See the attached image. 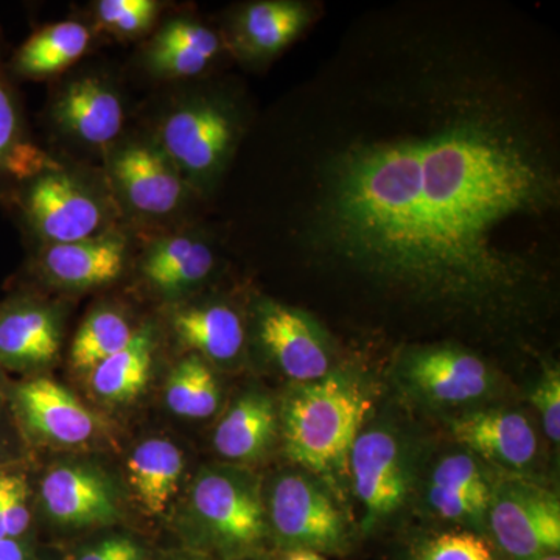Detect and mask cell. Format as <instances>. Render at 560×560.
Listing matches in <instances>:
<instances>
[{
    "instance_id": "obj_1",
    "label": "cell",
    "mask_w": 560,
    "mask_h": 560,
    "mask_svg": "<svg viewBox=\"0 0 560 560\" xmlns=\"http://www.w3.org/2000/svg\"><path fill=\"white\" fill-rule=\"evenodd\" d=\"M467 94L335 151L315 232L330 256L377 285L481 313L506 304L528 276L506 235L555 210L559 179L521 117Z\"/></svg>"
},
{
    "instance_id": "obj_2",
    "label": "cell",
    "mask_w": 560,
    "mask_h": 560,
    "mask_svg": "<svg viewBox=\"0 0 560 560\" xmlns=\"http://www.w3.org/2000/svg\"><path fill=\"white\" fill-rule=\"evenodd\" d=\"M370 394L352 375L294 383L282 404L287 456L323 480L338 482L349 471V456L370 412Z\"/></svg>"
},
{
    "instance_id": "obj_3",
    "label": "cell",
    "mask_w": 560,
    "mask_h": 560,
    "mask_svg": "<svg viewBox=\"0 0 560 560\" xmlns=\"http://www.w3.org/2000/svg\"><path fill=\"white\" fill-rule=\"evenodd\" d=\"M488 517L497 544L512 559L558 555L560 504L550 490L522 478L501 481L492 490Z\"/></svg>"
},
{
    "instance_id": "obj_4",
    "label": "cell",
    "mask_w": 560,
    "mask_h": 560,
    "mask_svg": "<svg viewBox=\"0 0 560 560\" xmlns=\"http://www.w3.org/2000/svg\"><path fill=\"white\" fill-rule=\"evenodd\" d=\"M191 508L223 550H253L267 534L259 489L232 470H202L191 490Z\"/></svg>"
},
{
    "instance_id": "obj_5",
    "label": "cell",
    "mask_w": 560,
    "mask_h": 560,
    "mask_svg": "<svg viewBox=\"0 0 560 560\" xmlns=\"http://www.w3.org/2000/svg\"><path fill=\"white\" fill-rule=\"evenodd\" d=\"M21 210L32 231L49 245L95 237L106 223L102 201L60 168L25 183Z\"/></svg>"
},
{
    "instance_id": "obj_6",
    "label": "cell",
    "mask_w": 560,
    "mask_h": 560,
    "mask_svg": "<svg viewBox=\"0 0 560 560\" xmlns=\"http://www.w3.org/2000/svg\"><path fill=\"white\" fill-rule=\"evenodd\" d=\"M270 522L279 539L293 550L338 555L349 545L345 515L329 493L305 475H283L276 481Z\"/></svg>"
},
{
    "instance_id": "obj_7",
    "label": "cell",
    "mask_w": 560,
    "mask_h": 560,
    "mask_svg": "<svg viewBox=\"0 0 560 560\" xmlns=\"http://www.w3.org/2000/svg\"><path fill=\"white\" fill-rule=\"evenodd\" d=\"M235 139L234 119L212 102H195L173 110L161 127V149L184 179L205 183L230 156Z\"/></svg>"
},
{
    "instance_id": "obj_8",
    "label": "cell",
    "mask_w": 560,
    "mask_h": 560,
    "mask_svg": "<svg viewBox=\"0 0 560 560\" xmlns=\"http://www.w3.org/2000/svg\"><path fill=\"white\" fill-rule=\"evenodd\" d=\"M349 470L364 508L368 533L396 514L410 492V470L399 440L383 429L360 433L350 451Z\"/></svg>"
},
{
    "instance_id": "obj_9",
    "label": "cell",
    "mask_w": 560,
    "mask_h": 560,
    "mask_svg": "<svg viewBox=\"0 0 560 560\" xmlns=\"http://www.w3.org/2000/svg\"><path fill=\"white\" fill-rule=\"evenodd\" d=\"M257 329L261 346L291 381L315 382L329 374L326 335L304 312L265 301L257 313Z\"/></svg>"
},
{
    "instance_id": "obj_10",
    "label": "cell",
    "mask_w": 560,
    "mask_h": 560,
    "mask_svg": "<svg viewBox=\"0 0 560 560\" xmlns=\"http://www.w3.org/2000/svg\"><path fill=\"white\" fill-rule=\"evenodd\" d=\"M401 375L412 393L440 405L480 400L495 383L480 357L458 348L415 350L405 359Z\"/></svg>"
},
{
    "instance_id": "obj_11",
    "label": "cell",
    "mask_w": 560,
    "mask_h": 560,
    "mask_svg": "<svg viewBox=\"0 0 560 560\" xmlns=\"http://www.w3.org/2000/svg\"><path fill=\"white\" fill-rule=\"evenodd\" d=\"M110 173L132 209L167 215L184 197V178L160 145L132 143L117 151Z\"/></svg>"
},
{
    "instance_id": "obj_12",
    "label": "cell",
    "mask_w": 560,
    "mask_h": 560,
    "mask_svg": "<svg viewBox=\"0 0 560 560\" xmlns=\"http://www.w3.org/2000/svg\"><path fill=\"white\" fill-rule=\"evenodd\" d=\"M40 495L47 514L61 525H106L119 515L116 490L91 467H55L44 478Z\"/></svg>"
},
{
    "instance_id": "obj_13",
    "label": "cell",
    "mask_w": 560,
    "mask_h": 560,
    "mask_svg": "<svg viewBox=\"0 0 560 560\" xmlns=\"http://www.w3.org/2000/svg\"><path fill=\"white\" fill-rule=\"evenodd\" d=\"M452 434L464 447L504 469L523 470L536 459V433L521 412H469L453 420Z\"/></svg>"
},
{
    "instance_id": "obj_14",
    "label": "cell",
    "mask_w": 560,
    "mask_h": 560,
    "mask_svg": "<svg viewBox=\"0 0 560 560\" xmlns=\"http://www.w3.org/2000/svg\"><path fill=\"white\" fill-rule=\"evenodd\" d=\"M125 260L124 238L103 232L86 241L47 246L40 254V270L66 289H95L119 279Z\"/></svg>"
},
{
    "instance_id": "obj_15",
    "label": "cell",
    "mask_w": 560,
    "mask_h": 560,
    "mask_svg": "<svg viewBox=\"0 0 560 560\" xmlns=\"http://www.w3.org/2000/svg\"><path fill=\"white\" fill-rule=\"evenodd\" d=\"M25 422L44 440L62 445H80L97 431V419L70 390L50 381L36 378L18 389Z\"/></svg>"
},
{
    "instance_id": "obj_16",
    "label": "cell",
    "mask_w": 560,
    "mask_h": 560,
    "mask_svg": "<svg viewBox=\"0 0 560 560\" xmlns=\"http://www.w3.org/2000/svg\"><path fill=\"white\" fill-rule=\"evenodd\" d=\"M55 119L62 130L92 147L108 145L124 127V106L117 92L97 79L70 83L57 105Z\"/></svg>"
},
{
    "instance_id": "obj_17",
    "label": "cell",
    "mask_w": 560,
    "mask_h": 560,
    "mask_svg": "<svg viewBox=\"0 0 560 560\" xmlns=\"http://www.w3.org/2000/svg\"><path fill=\"white\" fill-rule=\"evenodd\" d=\"M492 490L477 459L453 453L434 467L427 499L444 521L478 525L488 517Z\"/></svg>"
},
{
    "instance_id": "obj_18",
    "label": "cell",
    "mask_w": 560,
    "mask_h": 560,
    "mask_svg": "<svg viewBox=\"0 0 560 560\" xmlns=\"http://www.w3.org/2000/svg\"><path fill=\"white\" fill-rule=\"evenodd\" d=\"M58 318L35 302H13L0 308V360L10 366L50 363L60 352Z\"/></svg>"
},
{
    "instance_id": "obj_19",
    "label": "cell",
    "mask_w": 560,
    "mask_h": 560,
    "mask_svg": "<svg viewBox=\"0 0 560 560\" xmlns=\"http://www.w3.org/2000/svg\"><path fill=\"white\" fill-rule=\"evenodd\" d=\"M278 434V415L270 397L248 393L235 401L234 407L217 427L213 445L223 458L238 463L260 459Z\"/></svg>"
},
{
    "instance_id": "obj_20",
    "label": "cell",
    "mask_w": 560,
    "mask_h": 560,
    "mask_svg": "<svg viewBox=\"0 0 560 560\" xmlns=\"http://www.w3.org/2000/svg\"><path fill=\"white\" fill-rule=\"evenodd\" d=\"M213 264L215 256L208 243L189 235H173L150 246L142 272L153 289L167 296H176L208 279Z\"/></svg>"
},
{
    "instance_id": "obj_21",
    "label": "cell",
    "mask_w": 560,
    "mask_h": 560,
    "mask_svg": "<svg viewBox=\"0 0 560 560\" xmlns=\"http://www.w3.org/2000/svg\"><path fill=\"white\" fill-rule=\"evenodd\" d=\"M220 50V39L198 22H168L151 43L147 62L156 75L186 79L205 72Z\"/></svg>"
},
{
    "instance_id": "obj_22",
    "label": "cell",
    "mask_w": 560,
    "mask_h": 560,
    "mask_svg": "<svg viewBox=\"0 0 560 560\" xmlns=\"http://www.w3.org/2000/svg\"><path fill=\"white\" fill-rule=\"evenodd\" d=\"M173 330L186 348L213 361H231L241 353L245 331L241 316L228 305L209 304L173 313Z\"/></svg>"
},
{
    "instance_id": "obj_23",
    "label": "cell",
    "mask_w": 560,
    "mask_h": 560,
    "mask_svg": "<svg viewBox=\"0 0 560 560\" xmlns=\"http://www.w3.org/2000/svg\"><path fill=\"white\" fill-rule=\"evenodd\" d=\"M183 470V453L172 441L154 438L142 442L128 463L130 485L140 506L151 515L167 510L178 492Z\"/></svg>"
},
{
    "instance_id": "obj_24",
    "label": "cell",
    "mask_w": 560,
    "mask_h": 560,
    "mask_svg": "<svg viewBox=\"0 0 560 560\" xmlns=\"http://www.w3.org/2000/svg\"><path fill=\"white\" fill-rule=\"evenodd\" d=\"M91 46V32L77 21H62L36 32L20 47L11 69L21 77L54 75L79 61Z\"/></svg>"
},
{
    "instance_id": "obj_25",
    "label": "cell",
    "mask_w": 560,
    "mask_h": 560,
    "mask_svg": "<svg viewBox=\"0 0 560 560\" xmlns=\"http://www.w3.org/2000/svg\"><path fill=\"white\" fill-rule=\"evenodd\" d=\"M154 342L153 327L136 330L124 349L91 372L95 393L109 401H128L138 397L149 383Z\"/></svg>"
},
{
    "instance_id": "obj_26",
    "label": "cell",
    "mask_w": 560,
    "mask_h": 560,
    "mask_svg": "<svg viewBox=\"0 0 560 560\" xmlns=\"http://www.w3.org/2000/svg\"><path fill=\"white\" fill-rule=\"evenodd\" d=\"M307 21V9L301 3H253L243 10L238 20V40L249 54L270 57L289 46Z\"/></svg>"
},
{
    "instance_id": "obj_27",
    "label": "cell",
    "mask_w": 560,
    "mask_h": 560,
    "mask_svg": "<svg viewBox=\"0 0 560 560\" xmlns=\"http://www.w3.org/2000/svg\"><path fill=\"white\" fill-rule=\"evenodd\" d=\"M49 171H57L54 162L24 140L20 103L0 65V179L27 183Z\"/></svg>"
},
{
    "instance_id": "obj_28",
    "label": "cell",
    "mask_w": 560,
    "mask_h": 560,
    "mask_svg": "<svg viewBox=\"0 0 560 560\" xmlns=\"http://www.w3.org/2000/svg\"><path fill=\"white\" fill-rule=\"evenodd\" d=\"M131 324L110 308L92 312L77 330L70 348V363L75 371L91 374L102 361L124 349L135 337Z\"/></svg>"
},
{
    "instance_id": "obj_29",
    "label": "cell",
    "mask_w": 560,
    "mask_h": 560,
    "mask_svg": "<svg viewBox=\"0 0 560 560\" xmlns=\"http://www.w3.org/2000/svg\"><path fill=\"white\" fill-rule=\"evenodd\" d=\"M219 382L200 355H190L176 364L165 386V401L175 415L205 419L219 408Z\"/></svg>"
},
{
    "instance_id": "obj_30",
    "label": "cell",
    "mask_w": 560,
    "mask_h": 560,
    "mask_svg": "<svg viewBox=\"0 0 560 560\" xmlns=\"http://www.w3.org/2000/svg\"><path fill=\"white\" fill-rule=\"evenodd\" d=\"M160 13L153 0H101L97 18L106 31L121 38H132L149 31Z\"/></svg>"
},
{
    "instance_id": "obj_31",
    "label": "cell",
    "mask_w": 560,
    "mask_h": 560,
    "mask_svg": "<svg viewBox=\"0 0 560 560\" xmlns=\"http://www.w3.org/2000/svg\"><path fill=\"white\" fill-rule=\"evenodd\" d=\"M412 560H497L485 537L474 533H447L423 541Z\"/></svg>"
},
{
    "instance_id": "obj_32",
    "label": "cell",
    "mask_w": 560,
    "mask_h": 560,
    "mask_svg": "<svg viewBox=\"0 0 560 560\" xmlns=\"http://www.w3.org/2000/svg\"><path fill=\"white\" fill-rule=\"evenodd\" d=\"M530 401L540 412L544 420V429L547 436L555 444L560 441V372L558 368H551L545 372L544 377L537 383Z\"/></svg>"
},
{
    "instance_id": "obj_33",
    "label": "cell",
    "mask_w": 560,
    "mask_h": 560,
    "mask_svg": "<svg viewBox=\"0 0 560 560\" xmlns=\"http://www.w3.org/2000/svg\"><path fill=\"white\" fill-rule=\"evenodd\" d=\"M80 560H143V551L130 537H110L83 552Z\"/></svg>"
},
{
    "instance_id": "obj_34",
    "label": "cell",
    "mask_w": 560,
    "mask_h": 560,
    "mask_svg": "<svg viewBox=\"0 0 560 560\" xmlns=\"http://www.w3.org/2000/svg\"><path fill=\"white\" fill-rule=\"evenodd\" d=\"M0 560H24V551L14 539L0 540Z\"/></svg>"
},
{
    "instance_id": "obj_35",
    "label": "cell",
    "mask_w": 560,
    "mask_h": 560,
    "mask_svg": "<svg viewBox=\"0 0 560 560\" xmlns=\"http://www.w3.org/2000/svg\"><path fill=\"white\" fill-rule=\"evenodd\" d=\"M283 560H326L319 552L311 550H293Z\"/></svg>"
},
{
    "instance_id": "obj_36",
    "label": "cell",
    "mask_w": 560,
    "mask_h": 560,
    "mask_svg": "<svg viewBox=\"0 0 560 560\" xmlns=\"http://www.w3.org/2000/svg\"><path fill=\"white\" fill-rule=\"evenodd\" d=\"M537 560H560L559 552H558V555H548V556H545V558H540Z\"/></svg>"
},
{
    "instance_id": "obj_37",
    "label": "cell",
    "mask_w": 560,
    "mask_h": 560,
    "mask_svg": "<svg viewBox=\"0 0 560 560\" xmlns=\"http://www.w3.org/2000/svg\"><path fill=\"white\" fill-rule=\"evenodd\" d=\"M180 560H186V559H180Z\"/></svg>"
}]
</instances>
